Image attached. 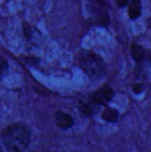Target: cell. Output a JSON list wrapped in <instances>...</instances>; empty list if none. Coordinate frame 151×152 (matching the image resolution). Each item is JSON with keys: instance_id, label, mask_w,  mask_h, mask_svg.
<instances>
[{"instance_id": "1", "label": "cell", "mask_w": 151, "mask_h": 152, "mask_svg": "<svg viewBox=\"0 0 151 152\" xmlns=\"http://www.w3.org/2000/svg\"><path fill=\"white\" fill-rule=\"evenodd\" d=\"M30 139L29 129L23 124L16 123L8 126L1 134V140L6 149L13 151H21Z\"/></svg>"}, {"instance_id": "2", "label": "cell", "mask_w": 151, "mask_h": 152, "mask_svg": "<svg viewBox=\"0 0 151 152\" xmlns=\"http://www.w3.org/2000/svg\"><path fill=\"white\" fill-rule=\"evenodd\" d=\"M79 66L92 79L98 80L107 72V65L99 54L93 52H84L79 57Z\"/></svg>"}, {"instance_id": "3", "label": "cell", "mask_w": 151, "mask_h": 152, "mask_svg": "<svg viewBox=\"0 0 151 152\" xmlns=\"http://www.w3.org/2000/svg\"><path fill=\"white\" fill-rule=\"evenodd\" d=\"M115 95L114 90L108 85L102 86L91 95V101L97 105H106L113 99Z\"/></svg>"}, {"instance_id": "4", "label": "cell", "mask_w": 151, "mask_h": 152, "mask_svg": "<svg viewBox=\"0 0 151 152\" xmlns=\"http://www.w3.org/2000/svg\"><path fill=\"white\" fill-rule=\"evenodd\" d=\"M131 56L133 60L138 63L142 64L143 62L151 63V50L145 48L144 46L138 45L136 43H132L130 49Z\"/></svg>"}, {"instance_id": "5", "label": "cell", "mask_w": 151, "mask_h": 152, "mask_svg": "<svg viewBox=\"0 0 151 152\" xmlns=\"http://www.w3.org/2000/svg\"><path fill=\"white\" fill-rule=\"evenodd\" d=\"M54 120L56 125L61 129H68L73 126V118L70 115L62 112V111H56L54 114Z\"/></svg>"}, {"instance_id": "6", "label": "cell", "mask_w": 151, "mask_h": 152, "mask_svg": "<svg viewBox=\"0 0 151 152\" xmlns=\"http://www.w3.org/2000/svg\"><path fill=\"white\" fill-rule=\"evenodd\" d=\"M128 16L132 20H136L142 16V4L140 0H133L129 2L127 5Z\"/></svg>"}, {"instance_id": "7", "label": "cell", "mask_w": 151, "mask_h": 152, "mask_svg": "<svg viewBox=\"0 0 151 152\" xmlns=\"http://www.w3.org/2000/svg\"><path fill=\"white\" fill-rule=\"evenodd\" d=\"M119 116H120L119 111L117 109L111 107H106L101 114V118L107 122L117 123L119 119Z\"/></svg>"}, {"instance_id": "8", "label": "cell", "mask_w": 151, "mask_h": 152, "mask_svg": "<svg viewBox=\"0 0 151 152\" xmlns=\"http://www.w3.org/2000/svg\"><path fill=\"white\" fill-rule=\"evenodd\" d=\"M7 69H8V62H7V61L4 57L0 56V78L5 74Z\"/></svg>"}, {"instance_id": "9", "label": "cell", "mask_w": 151, "mask_h": 152, "mask_svg": "<svg viewBox=\"0 0 151 152\" xmlns=\"http://www.w3.org/2000/svg\"><path fill=\"white\" fill-rule=\"evenodd\" d=\"M132 90L135 94H141L145 90V86L142 83H134L132 86Z\"/></svg>"}, {"instance_id": "10", "label": "cell", "mask_w": 151, "mask_h": 152, "mask_svg": "<svg viewBox=\"0 0 151 152\" xmlns=\"http://www.w3.org/2000/svg\"><path fill=\"white\" fill-rule=\"evenodd\" d=\"M116 4H117V5L118 7L123 8V7H125V6L128 5L129 1H127V0H118V1H116Z\"/></svg>"}, {"instance_id": "11", "label": "cell", "mask_w": 151, "mask_h": 152, "mask_svg": "<svg viewBox=\"0 0 151 152\" xmlns=\"http://www.w3.org/2000/svg\"><path fill=\"white\" fill-rule=\"evenodd\" d=\"M14 152H21V151H14Z\"/></svg>"}]
</instances>
